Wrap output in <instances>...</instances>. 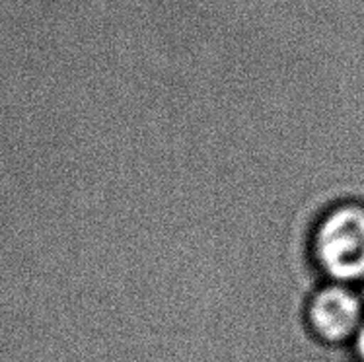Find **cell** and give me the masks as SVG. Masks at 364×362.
I'll list each match as a JSON object with an SVG mask.
<instances>
[{"instance_id":"6da1fadb","label":"cell","mask_w":364,"mask_h":362,"mask_svg":"<svg viewBox=\"0 0 364 362\" xmlns=\"http://www.w3.org/2000/svg\"><path fill=\"white\" fill-rule=\"evenodd\" d=\"M312 255L326 281L364 282V203H339L321 216L312 234Z\"/></svg>"},{"instance_id":"3957f363","label":"cell","mask_w":364,"mask_h":362,"mask_svg":"<svg viewBox=\"0 0 364 362\" xmlns=\"http://www.w3.org/2000/svg\"><path fill=\"white\" fill-rule=\"evenodd\" d=\"M350 348L355 353V358L357 362H364V321L358 327V331L355 333V337L350 341Z\"/></svg>"},{"instance_id":"7a4b0ae2","label":"cell","mask_w":364,"mask_h":362,"mask_svg":"<svg viewBox=\"0 0 364 362\" xmlns=\"http://www.w3.org/2000/svg\"><path fill=\"white\" fill-rule=\"evenodd\" d=\"M364 321V300L357 287L327 281L306 304V324L327 345L350 343Z\"/></svg>"}]
</instances>
